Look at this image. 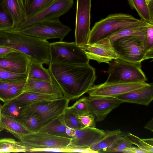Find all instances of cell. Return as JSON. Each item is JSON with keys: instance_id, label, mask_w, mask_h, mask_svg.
Wrapping results in <instances>:
<instances>
[{"instance_id": "cell-1", "label": "cell", "mask_w": 153, "mask_h": 153, "mask_svg": "<svg viewBox=\"0 0 153 153\" xmlns=\"http://www.w3.org/2000/svg\"><path fill=\"white\" fill-rule=\"evenodd\" d=\"M48 69L56 85L70 101L78 99L94 85L95 69L89 63L74 64L50 62Z\"/></svg>"}, {"instance_id": "cell-2", "label": "cell", "mask_w": 153, "mask_h": 153, "mask_svg": "<svg viewBox=\"0 0 153 153\" xmlns=\"http://www.w3.org/2000/svg\"><path fill=\"white\" fill-rule=\"evenodd\" d=\"M50 43L46 40L11 30L0 31V47L22 52L41 64L50 62Z\"/></svg>"}, {"instance_id": "cell-3", "label": "cell", "mask_w": 153, "mask_h": 153, "mask_svg": "<svg viewBox=\"0 0 153 153\" xmlns=\"http://www.w3.org/2000/svg\"><path fill=\"white\" fill-rule=\"evenodd\" d=\"M105 71L108 75L106 83L146 82L147 78L141 62H132L118 58L110 61Z\"/></svg>"}, {"instance_id": "cell-4", "label": "cell", "mask_w": 153, "mask_h": 153, "mask_svg": "<svg viewBox=\"0 0 153 153\" xmlns=\"http://www.w3.org/2000/svg\"><path fill=\"white\" fill-rule=\"evenodd\" d=\"M142 20L126 13L109 15L95 23L91 30L87 43H93L108 37L121 28L138 23Z\"/></svg>"}, {"instance_id": "cell-5", "label": "cell", "mask_w": 153, "mask_h": 153, "mask_svg": "<svg viewBox=\"0 0 153 153\" xmlns=\"http://www.w3.org/2000/svg\"><path fill=\"white\" fill-rule=\"evenodd\" d=\"M118 58L132 62H141L152 59L153 53L148 51L137 36H127L118 38L112 43Z\"/></svg>"}, {"instance_id": "cell-6", "label": "cell", "mask_w": 153, "mask_h": 153, "mask_svg": "<svg viewBox=\"0 0 153 153\" xmlns=\"http://www.w3.org/2000/svg\"><path fill=\"white\" fill-rule=\"evenodd\" d=\"M50 62L80 64L89 63L81 47L75 42H57L50 43Z\"/></svg>"}, {"instance_id": "cell-7", "label": "cell", "mask_w": 153, "mask_h": 153, "mask_svg": "<svg viewBox=\"0 0 153 153\" xmlns=\"http://www.w3.org/2000/svg\"><path fill=\"white\" fill-rule=\"evenodd\" d=\"M69 101L63 97L28 105L23 106L21 115L29 113L38 114L42 119L41 128L62 115L68 107Z\"/></svg>"}, {"instance_id": "cell-8", "label": "cell", "mask_w": 153, "mask_h": 153, "mask_svg": "<svg viewBox=\"0 0 153 153\" xmlns=\"http://www.w3.org/2000/svg\"><path fill=\"white\" fill-rule=\"evenodd\" d=\"M71 30L58 19L40 22L16 32L44 40L57 38L62 41Z\"/></svg>"}, {"instance_id": "cell-9", "label": "cell", "mask_w": 153, "mask_h": 153, "mask_svg": "<svg viewBox=\"0 0 153 153\" xmlns=\"http://www.w3.org/2000/svg\"><path fill=\"white\" fill-rule=\"evenodd\" d=\"M71 139L59 137L37 131L31 132L22 137L19 141L25 149V152L39 148H68Z\"/></svg>"}, {"instance_id": "cell-10", "label": "cell", "mask_w": 153, "mask_h": 153, "mask_svg": "<svg viewBox=\"0 0 153 153\" xmlns=\"http://www.w3.org/2000/svg\"><path fill=\"white\" fill-rule=\"evenodd\" d=\"M73 4V0H56L50 6L26 18L21 24L10 30L17 31L40 22L58 19L68 11Z\"/></svg>"}, {"instance_id": "cell-11", "label": "cell", "mask_w": 153, "mask_h": 153, "mask_svg": "<svg viewBox=\"0 0 153 153\" xmlns=\"http://www.w3.org/2000/svg\"><path fill=\"white\" fill-rule=\"evenodd\" d=\"M91 0H77L75 43L81 47L87 44L90 33Z\"/></svg>"}, {"instance_id": "cell-12", "label": "cell", "mask_w": 153, "mask_h": 153, "mask_svg": "<svg viewBox=\"0 0 153 153\" xmlns=\"http://www.w3.org/2000/svg\"><path fill=\"white\" fill-rule=\"evenodd\" d=\"M88 59L99 63H108L118 58L109 39L107 37L92 44L81 47Z\"/></svg>"}, {"instance_id": "cell-13", "label": "cell", "mask_w": 153, "mask_h": 153, "mask_svg": "<svg viewBox=\"0 0 153 153\" xmlns=\"http://www.w3.org/2000/svg\"><path fill=\"white\" fill-rule=\"evenodd\" d=\"M145 82L128 83H113L93 85L87 93L90 96L115 97L132 90L148 85Z\"/></svg>"}, {"instance_id": "cell-14", "label": "cell", "mask_w": 153, "mask_h": 153, "mask_svg": "<svg viewBox=\"0 0 153 153\" xmlns=\"http://www.w3.org/2000/svg\"><path fill=\"white\" fill-rule=\"evenodd\" d=\"M90 114L96 122L102 121L114 109L123 102L114 97L89 96L86 97Z\"/></svg>"}, {"instance_id": "cell-15", "label": "cell", "mask_w": 153, "mask_h": 153, "mask_svg": "<svg viewBox=\"0 0 153 153\" xmlns=\"http://www.w3.org/2000/svg\"><path fill=\"white\" fill-rule=\"evenodd\" d=\"M105 131L96 127L74 130L68 148H89L99 142L104 136Z\"/></svg>"}, {"instance_id": "cell-16", "label": "cell", "mask_w": 153, "mask_h": 153, "mask_svg": "<svg viewBox=\"0 0 153 153\" xmlns=\"http://www.w3.org/2000/svg\"><path fill=\"white\" fill-rule=\"evenodd\" d=\"M31 60L26 54L16 51L0 59V68L15 73L27 74Z\"/></svg>"}, {"instance_id": "cell-17", "label": "cell", "mask_w": 153, "mask_h": 153, "mask_svg": "<svg viewBox=\"0 0 153 153\" xmlns=\"http://www.w3.org/2000/svg\"><path fill=\"white\" fill-rule=\"evenodd\" d=\"M115 97L123 102L148 106L153 100V83L119 95Z\"/></svg>"}, {"instance_id": "cell-18", "label": "cell", "mask_w": 153, "mask_h": 153, "mask_svg": "<svg viewBox=\"0 0 153 153\" xmlns=\"http://www.w3.org/2000/svg\"><path fill=\"white\" fill-rule=\"evenodd\" d=\"M29 91L64 97L60 90L54 83L27 78L24 92Z\"/></svg>"}, {"instance_id": "cell-19", "label": "cell", "mask_w": 153, "mask_h": 153, "mask_svg": "<svg viewBox=\"0 0 153 153\" xmlns=\"http://www.w3.org/2000/svg\"><path fill=\"white\" fill-rule=\"evenodd\" d=\"M152 24L147 22L142 19L138 23L121 28L108 37L112 44L115 40L118 38L127 36H134L140 38L143 44L146 36L147 29Z\"/></svg>"}, {"instance_id": "cell-20", "label": "cell", "mask_w": 153, "mask_h": 153, "mask_svg": "<svg viewBox=\"0 0 153 153\" xmlns=\"http://www.w3.org/2000/svg\"><path fill=\"white\" fill-rule=\"evenodd\" d=\"M38 131L71 139L74 130L66 125L63 120L62 114L42 127Z\"/></svg>"}, {"instance_id": "cell-21", "label": "cell", "mask_w": 153, "mask_h": 153, "mask_svg": "<svg viewBox=\"0 0 153 153\" xmlns=\"http://www.w3.org/2000/svg\"><path fill=\"white\" fill-rule=\"evenodd\" d=\"M105 132L103 137L99 142L89 148L90 149L98 153H104L125 134L119 129L106 130Z\"/></svg>"}, {"instance_id": "cell-22", "label": "cell", "mask_w": 153, "mask_h": 153, "mask_svg": "<svg viewBox=\"0 0 153 153\" xmlns=\"http://www.w3.org/2000/svg\"><path fill=\"white\" fill-rule=\"evenodd\" d=\"M1 126L3 130H7L18 139L23 136L31 133L18 119L2 114Z\"/></svg>"}, {"instance_id": "cell-23", "label": "cell", "mask_w": 153, "mask_h": 153, "mask_svg": "<svg viewBox=\"0 0 153 153\" xmlns=\"http://www.w3.org/2000/svg\"><path fill=\"white\" fill-rule=\"evenodd\" d=\"M129 4L135 9L141 19L153 24V0H128Z\"/></svg>"}, {"instance_id": "cell-24", "label": "cell", "mask_w": 153, "mask_h": 153, "mask_svg": "<svg viewBox=\"0 0 153 153\" xmlns=\"http://www.w3.org/2000/svg\"><path fill=\"white\" fill-rule=\"evenodd\" d=\"M6 6L13 20L14 28L26 19L25 9L21 0H4Z\"/></svg>"}, {"instance_id": "cell-25", "label": "cell", "mask_w": 153, "mask_h": 153, "mask_svg": "<svg viewBox=\"0 0 153 153\" xmlns=\"http://www.w3.org/2000/svg\"><path fill=\"white\" fill-rule=\"evenodd\" d=\"M60 98L62 97L53 95L25 91L16 99L18 102L24 106L37 102L51 101Z\"/></svg>"}, {"instance_id": "cell-26", "label": "cell", "mask_w": 153, "mask_h": 153, "mask_svg": "<svg viewBox=\"0 0 153 153\" xmlns=\"http://www.w3.org/2000/svg\"><path fill=\"white\" fill-rule=\"evenodd\" d=\"M42 65L31 60L27 73V78L54 83L48 69L44 68Z\"/></svg>"}, {"instance_id": "cell-27", "label": "cell", "mask_w": 153, "mask_h": 153, "mask_svg": "<svg viewBox=\"0 0 153 153\" xmlns=\"http://www.w3.org/2000/svg\"><path fill=\"white\" fill-rule=\"evenodd\" d=\"M18 120L31 132L38 131L42 127L41 117L35 113L23 114Z\"/></svg>"}, {"instance_id": "cell-28", "label": "cell", "mask_w": 153, "mask_h": 153, "mask_svg": "<svg viewBox=\"0 0 153 153\" xmlns=\"http://www.w3.org/2000/svg\"><path fill=\"white\" fill-rule=\"evenodd\" d=\"M14 28L13 18L4 0H0V31L11 30Z\"/></svg>"}, {"instance_id": "cell-29", "label": "cell", "mask_w": 153, "mask_h": 153, "mask_svg": "<svg viewBox=\"0 0 153 153\" xmlns=\"http://www.w3.org/2000/svg\"><path fill=\"white\" fill-rule=\"evenodd\" d=\"M23 107L16 98L4 102L2 106V114L18 119L21 115Z\"/></svg>"}, {"instance_id": "cell-30", "label": "cell", "mask_w": 153, "mask_h": 153, "mask_svg": "<svg viewBox=\"0 0 153 153\" xmlns=\"http://www.w3.org/2000/svg\"><path fill=\"white\" fill-rule=\"evenodd\" d=\"M27 79L13 85L3 92L0 95V100L4 102L17 98L24 92Z\"/></svg>"}, {"instance_id": "cell-31", "label": "cell", "mask_w": 153, "mask_h": 153, "mask_svg": "<svg viewBox=\"0 0 153 153\" xmlns=\"http://www.w3.org/2000/svg\"><path fill=\"white\" fill-rule=\"evenodd\" d=\"M25 152V148L19 141L12 138L0 139V153Z\"/></svg>"}, {"instance_id": "cell-32", "label": "cell", "mask_w": 153, "mask_h": 153, "mask_svg": "<svg viewBox=\"0 0 153 153\" xmlns=\"http://www.w3.org/2000/svg\"><path fill=\"white\" fill-rule=\"evenodd\" d=\"M126 135L133 145L144 150L147 153H153V138L141 139L130 133Z\"/></svg>"}, {"instance_id": "cell-33", "label": "cell", "mask_w": 153, "mask_h": 153, "mask_svg": "<svg viewBox=\"0 0 153 153\" xmlns=\"http://www.w3.org/2000/svg\"><path fill=\"white\" fill-rule=\"evenodd\" d=\"M63 117L64 123L68 127L74 130L84 128L78 118V115L68 107L63 114Z\"/></svg>"}, {"instance_id": "cell-34", "label": "cell", "mask_w": 153, "mask_h": 153, "mask_svg": "<svg viewBox=\"0 0 153 153\" xmlns=\"http://www.w3.org/2000/svg\"><path fill=\"white\" fill-rule=\"evenodd\" d=\"M56 0H32L26 11V18L46 8Z\"/></svg>"}, {"instance_id": "cell-35", "label": "cell", "mask_w": 153, "mask_h": 153, "mask_svg": "<svg viewBox=\"0 0 153 153\" xmlns=\"http://www.w3.org/2000/svg\"><path fill=\"white\" fill-rule=\"evenodd\" d=\"M133 145V144L125 134L112 146L106 150L104 153H123L125 151Z\"/></svg>"}, {"instance_id": "cell-36", "label": "cell", "mask_w": 153, "mask_h": 153, "mask_svg": "<svg viewBox=\"0 0 153 153\" xmlns=\"http://www.w3.org/2000/svg\"><path fill=\"white\" fill-rule=\"evenodd\" d=\"M68 108L78 116L90 114L89 106L86 97L79 99Z\"/></svg>"}, {"instance_id": "cell-37", "label": "cell", "mask_w": 153, "mask_h": 153, "mask_svg": "<svg viewBox=\"0 0 153 153\" xmlns=\"http://www.w3.org/2000/svg\"><path fill=\"white\" fill-rule=\"evenodd\" d=\"M27 74H18L11 72L0 68V80L20 82L26 79Z\"/></svg>"}, {"instance_id": "cell-38", "label": "cell", "mask_w": 153, "mask_h": 153, "mask_svg": "<svg viewBox=\"0 0 153 153\" xmlns=\"http://www.w3.org/2000/svg\"><path fill=\"white\" fill-rule=\"evenodd\" d=\"M143 45L148 52L153 53V24L148 27Z\"/></svg>"}, {"instance_id": "cell-39", "label": "cell", "mask_w": 153, "mask_h": 153, "mask_svg": "<svg viewBox=\"0 0 153 153\" xmlns=\"http://www.w3.org/2000/svg\"><path fill=\"white\" fill-rule=\"evenodd\" d=\"M78 118L84 128L95 127L96 121L92 114H89L79 115Z\"/></svg>"}, {"instance_id": "cell-40", "label": "cell", "mask_w": 153, "mask_h": 153, "mask_svg": "<svg viewBox=\"0 0 153 153\" xmlns=\"http://www.w3.org/2000/svg\"><path fill=\"white\" fill-rule=\"evenodd\" d=\"M71 152V149L68 148H39L31 150L29 152Z\"/></svg>"}, {"instance_id": "cell-41", "label": "cell", "mask_w": 153, "mask_h": 153, "mask_svg": "<svg viewBox=\"0 0 153 153\" xmlns=\"http://www.w3.org/2000/svg\"><path fill=\"white\" fill-rule=\"evenodd\" d=\"M20 82H8L0 80V95L11 86Z\"/></svg>"}, {"instance_id": "cell-42", "label": "cell", "mask_w": 153, "mask_h": 153, "mask_svg": "<svg viewBox=\"0 0 153 153\" xmlns=\"http://www.w3.org/2000/svg\"><path fill=\"white\" fill-rule=\"evenodd\" d=\"M123 153H147L146 152L137 147L133 146L126 149Z\"/></svg>"}, {"instance_id": "cell-43", "label": "cell", "mask_w": 153, "mask_h": 153, "mask_svg": "<svg viewBox=\"0 0 153 153\" xmlns=\"http://www.w3.org/2000/svg\"><path fill=\"white\" fill-rule=\"evenodd\" d=\"M17 51L13 49L4 47H0V59L4 57L9 53Z\"/></svg>"}, {"instance_id": "cell-44", "label": "cell", "mask_w": 153, "mask_h": 153, "mask_svg": "<svg viewBox=\"0 0 153 153\" xmlns=\"http://www.w3.org/2000/svg\"><path fill=\"white\" fill-rule=\"evenodd\" d=\"M71 149V152H77L86 153H98L97 152L91 150L90 148L86 149Z\"/></svg>"}, {"instance_id": "cell-45", "label": "cell", "mask_w": 153, "mask_h": 153, "mask_svg": "<svg viewBox=\"0 0 153 153\" xmlns=\"http://www.w3.org/2000/svg\"><path fill=\"white\" fill-rule=\"evenodd\" d=\"M144 128L148 129L151 132L153 131V118L148 121L144 126Z\"/></svg>"}, {"instance_id": "cell-46", "label": "cell", "mask_w": 153, "mask_h": 153, "mask_svg": "<svg viewBox=\"0 0 153 153\" xmlns=\"http://www.w3.org/2000/svg\"><path fill=\"white\" fill-rule=\"evenodd\" d=\"M21 1L26 11L32 0H21Z\"/></svg>"}, {"instance_id": "cell-47", "label": "cell", "mask_w": 153, "mask_h": 153, "mask_svg": "<svg viewBox=\"0 0 153 153\" xmlns=\"http://www.w3.org/2000/svg\"><path fill=\"white\" fill-rule=\"evenodd\" d=\"M1 110H2V105H1V104H0V132L2 130H3L1 127V121L2 116Z\"/></svg>"}]
</instances>
